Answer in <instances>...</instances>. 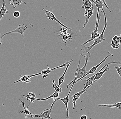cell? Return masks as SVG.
I'll list each match as a JSON object with an SVG mask.
<instances>
[{"mask_svg":"<svg viewBox=\"0 0 121 119\" xmlns=\"http://www.w3.org/2000/svg\"><path fill=\"white\" fill-rule=\"evenodd\" d=\"M87 56H84V57L86 58V61H85V63L84 66L81 69L79 68V65L80 63V61H81V60L82 59L83 55L82 54H80L79 63H78V68H77V69L76 70V73L75 74V78L71 82H70V83H69L68 84L67 86V88H68L69 86L71 85L72 84L73 82L75 84L78 83V82L80 81L81 79L83 78V76L86 74L87 73L86 71L87 65L89 58L90 57L91 53L90 52H88L87 53Z\"/></svg>","mask_w":121,"mask_h":119,"instance_id":"obj_1","label":"cell"},{"mask_svg":"<svg viewBox=\"0 0 121 119\" xmlns=\"http://www.w3.org/2000/svg\"><path fill=\"white\" fill-rule=\"evenodd\" d=\"M104 15V18L105 20V26H104L103 29L102 31V33H101V35H99V37H98L96 39H95L94 43L90 46L86 47L85 46V45H82V48L81 49V50L82 51L83 53L86 54L87 53L89 52V51L92 49V48L95 45L100 44L101 42H102L104 40H105V39L104 38V33L105 31L106 28L107 26V20L106 19V13L105 12H103Z\"/></svg>","mask_w":121,"mask_h":119,"instance_id":"obj_2","label":"cell"},{"mask_svg":"<svg viewBox=\"0 0 121 119\" xmlns=\"http://www.w3.org/2000/svg\"><path fill=\"white\" fill-rule=\"evenodd\" d=\"M34 25L32 24H30L29 25H25L24 24L19 25L18 26L15 30H13L11 31L7 32L4 35H2L0 38V45L2 44L3 40V38L5 35H9L11 33H18L21 34L22 36H23L24 33L28 29L30 28L33 27Z\"/></svg>","mask_w":121,"mask_h":119,"instance_id":"obj_3","label":"cell"},{"mask_svg":"<svg viewBox=\"0 0 121 119\" xmlns=\"http://www.w3.org/2000/svg\"><path fill=\"white\" fill-rule=\"evenodd\" d=\"M119 64L121 65V62L120 61H112V62L109 63L105 64V66L102 67L97 73L95 74V76L93 80V83L97 81L99 79H100L103 76L104 74L108 70H109V69L108 67V66L109 64Z\"/></svg>","mask_w":121,"mask_h":119,"instance_id":"obj_4","label":"cell"},{"mask_svg":"<svg viewBox=\"0 0 121 119\" xmlns=\"http://www.w3.org/2000/svg\"><path fill=\"white\" fill-rule=\"evenodd\" d=\"M102 11H99V13H98V20H97V22L96 25L95 26V28L94 30L93 31L91 34V36L90 39L86 41V42L84 43L82 45H85V44L90 42L91 41L94 40L96 39L100 35L99 33L98 32V25H99V20L101 18V14H102Z\"/></svg>","mask_w":121,"mask_h":119,"instance_id":"obj_5","label":"cell"},{"mask_svg":"<svg viewBox=\"0 0 121 119\" xmlns=\"http://www.w3.org/2000/svg\"><path fill=\"white\" fill-rule=\"evenodd\" d=\"M51 110L50 109L47 108L42 112L39 114H33L32 116H25L26 118L28 119H32V118H41L42 119H51L52 118L50 117L51 114Z\"/></svg>","mask_w":121,"mask_h":119,"instance_id":"obj_6","label":"cell"},{"mask_svg":"<svg viewBox=\"0 0 121 119\" xmlns=\"http://www.w3.org/2000/svg\"><path fill=\"white\" fill-rule=\"evenodd\" d=\"M74 84L75 83L74 82L72 83V85L71 87V88H70V90H69L68 94L67 95V96L65 97L62 98L58 97L57 98V100H60L62 101L64 103V105H65V107L66 109V112H66L67 115H66V119H69V108H68V104H69V102H70V100L69 99V95H70V93H71V91H72V89Z\"/></svg>","mask_w":121,"mask_h":119,"instance_id":"obj_7","label":"cell"},{"mask_svg":"<svg viewBox=\"0 0 121 119\" xmlns=\"http://www.w3.org/2000/svg\"><path fill=\"white\" fill-rule=\"evenodd\" d=\"M42 10L45 12V14L46 15V17L49 20H54V21H56L57 22H58L60 25L62 26L63 27V28L69 29V28L66 26H65L64 25L62 24V23L60 22L59 20H58L57 19L56 17H55V15H54L53 13L52 12H51V11H49V10H46L45 8H43L42 9Z\"/></svg>","mask_w":121,"mask_h":119,"instance_id":"obj_8","label":"cell"},{"mask_svg":"<svg viewBox=\"0 0 121 119\" xmlns=\"http://www.w3.org/2000/svg\"><path fill=\"white\" fill-rule=\"evenodd\" d=\"M91 86H88L85 89H83V90L79 91V92H77L74 94V95H73L72 97L73 98L72 99V103L73 104V109L74 110L76 108V101L78 100L80 98V97L83 94V93L86 92L88 89H89Z\"/></svg>","mask_w":121,"mask_h":119,"instance_id":"obj_9","label":"cell"},{"mask_svg":"<svg viewBox=\"0 0 121 119\" xmlns=\"http://www.w3.org/2000/svg\"><path fill=\"white\" fill-rule=\"evenodd\" d=\"M112 56H113V54H110V53L109 52L108 55H107L105 57V59L103 60L102 62H100V63H99L98 64H97V65H96V66H94V67H92V68L90 70L89 72L87 73L85 75L83 76V78H81V79H80V80H81V79H82L84 78L85 77H86V76H87V75H90V74H93V73H95V72L97 70V68H98V67H99V66H100L102 64H103L104 62L108 57H112Z\"/></svg>","mask_w":121,"mask_h":119,"instance_id":"obj_10","label":"cell"},{"mask_svg":"<svg viewBox=\"0 0 121 119\" xmlns=\"http://www.w3.org/2000/svg\"><path fill=\"white\" fill-rule=\"evenodd\" d=\"M59 94L58 92H57L56 91H55V92H54L50 96H49V97H48L46 98H43V99H38V98H34L33 99V101L35 100H38L39 101H46L48 100H49V99L51 98H53V102L52 104V105H51V108H50V110H52L53 108V107L55 103L57 101V98L59 97Z\"/></svg>","mask_w":121,"mask_h":119,"instance_id":"obj_11","label":"cell"},{"mask_svg":"<svg viewBox=\"0 0 121 119\" xmlns=\"http://www.w3.org/2000/svg\"><path fill=\"white\" fill-rule=\"evenodd\" d=\"M41 72L37 74H35L33 75H26L22 76V75H19V77H20V79L18 80V81L14 82V83H16L22 81V82H26L27 83L31 81L30 78L34 76H37L39 75H40Z\"/></svg>","mask_w":121,"mask_h":119,"instance_id":"obj_12","label":"cell"},{"mask_svg":"<svg viewBox=\"0 0 121 119\" xmlns=\"http://www.w3.org/2000/svg\"><path fill=\"white\" fill-rule=\"evenodd\" d=\"M121 36L115 35L113 38L111 42V47L113 49H118L119 45L121 44Z\"/></svg>","mask_w":121,"mask_h":119,"instance_id":"obj_13","label":"cell"},{"mask_svg":"<svg viewBox=\"0 0 121 119\" xmlns=\"http://www.w3.org/2000/svg\"><path fill=\"white\" fill-rule=\"evenodd\" d=\"M69 62H66L64 64H62V65L60 66H58V67L53 68V69H50V68H48L47 69L44 70H43V71H41V75L42 76V78H46V77H47L48 76V75H49V73H50L51 71L54 70L56 69H57L60 68V67H62L63 68V67H64L65 66H66V65L69 63Z\"/></svg>","mask_w":121,"mask_h":119,"instance_id":"obj_14","label":"cell"},{"mask_svg":"<svg viewBox=\"0 0 121 119\" xmlns=\"http://www.w3.org/2000/svg\"><path fill=\"white\" fill-rule=\"evenodd\" d=\"M83 5L82 7L84 8L86 12L93 6V4L94 3V0H83Z\"/></svg>","mask_w":121,"mask_h":119,"instance_id":"obj_15","label":"cell"},{"mask_svg":"<svg viewBox=\"0 0 121 119\" xmlns=\"http://www.w3.org/2000/svg\"><path fill=\"white\" fill-rule=\"evenodd\" d=\"M73 61L72 59H71L70 61H69V63L66 65V68L64 71L63 75L59 78V84L57 86V88H59L61 85L63 83H64V79H65V76L66 73V72L68 71V68H69V66L71 65V63Z\"/></svg>","mask_w":121,"mask_h":119,"instance_id":"obj_16","label":"cell"},{"mask_svg":"<svg viewBox=\"0 0 121 119\" xmlns=\"http://www.w3.org/2000/svg\"><path fill=\"white\" fill-rule=\"evenodd\" d=\"M94 4H95L96 5V7H97V8H98L96 22V25L97 22L98 13H99V11L100 10V9H102L103 12H104L103 9V7H105V6L102 0H95V1Z\"/></svg>","mask_w":121,"mask_h":119,"instance_id":"obj_17","label":"cell"},{"mask_svg":"<svg viewBox=\"0 0 121 119\" xmlns=\"http://www.w3.org/2000/svg\"><path fill=\"white\" fill-rule=\"evenodd\" d=\"M5 0H3V4L2 7L0 10V20L3 18V17L8 13V11L6 9Z\"/></svg>","mask_w":121,"mask_h":119,"instance_id":"obj_18","label":"cell"},{"mask_svg":"<svg viewBox=\"0 0 121 119\" xmlns=\"http://www.w3.org/2000/svg\"><path fill=\"white\" fill-rule=\"evenodd\" d=\"M9 4L12 6L13 8H15L17 6L20 4H26V2H22V0H9Z\"/></svg>","mask_w":121,"mask_h":119,"instance_id":"obj_19","label":"cell"},{"mask_svg":"<svg viewBox=\"0 0 121 119\" xmlns=\"http://www.w3.org/2000/svg\"><path fill=\"white\" fill-rule=\"evenodd\" d=\"M94 10L93 6L91 8V9H90L89 10L87 11V15L86 17V20H85V22L84 23L83 26V28H85L86 27V26L87 24L89 22V20L91 17L92 16V15L93 14V11Z\"/></svg>","mask_w":121,"mask_h":119,"instance_id":"obj_20","label":"cell"},{"mask_svg":"<svg viewBox=\"0 0 121 119\" xmlns=\"http://www.w3.org/2000/svg\"><path fill=\"white\" fill-rule=\"evenodd\" d=\"M95 75V74L93 75V76L88 78L87 79H81V81H86V84H85V86L84 89H85L88 86H91L93 84V80Z\"/></svg>","mask_w":121,"mask_h":119,"instance_id":"obj_21","label":"cell"},{"mask_svg":"<svg viewBox=\"0 0 121 119\" xmlns=\"http://www.w3.org/2000/svg\"><path fill=\"white\" fill-rule=\"evenodd\" d=\"M98 106L101 107H112L118 108L119 110H121V102L115 103L113 104H102L98 105Z\"/></svg>","mask_w":121,"mask_h":119,"instance_id":"obj_22","label":"cell"},{"mask_svg":"<svg viewBox=\"0 0 121 119\" xmlns=\"http://www.w3.org/2000/svg\"><path fill=\"white\" fill-rule=\"evenodd\" d=\"M23 96L26 98L27 100L29 99L31 102H32V101H33V99L35 98V94L34 93H29L26 96H25V95H23Z\"/></svg>","mask_w":121,"mask_h":119,"instance_id":"obj_23","label":"cell"},{"mask_svg":"<svg viewBox=\"0 0 121 119\" xmlns=\"http://www.w3.org/2000/svg\"><path fill=\"white\" fill-rule=\"evenodd\" d=\"M20 102H21V104H22V105L23 107V108H24V110H25V111H24V113H25L26 114V115H29L30 116H32L34 114H32L30 113V111L28 110V109H26H26L25 108V103H24V102H23V101H22L21 100H20Z\"/></svg>","mask_w":121,"mask_h":119,"instance_id":"obj_24","label":"cell"},{"mask_svg":"<svg viewBox=\"0 0 121 119\" xmlns=\"http://www.w3.org/2000/svg\"><path fill=\"white\" fill-rule=\"evenodd\" d=\"M115 69L117 70L118 74L119 75V76H121V66H120V67L118 66H115Z\"/></svg>","mask_w":121,"mask_h":119,"instance_id":"obj_25","label":"cell"},{"mask_svg":"<svg viewBox=\"0 0 121 119\" xmlns=\"http://www.w3.org/2000/svg\"><path fill=\"white\" fill-rule=\"evenodd\" d=\"M13 16L16 18H18L20 16V13L19 11H16L13 13Z\"/></svg>","mask_w":121,"mask_h":119,"instance_id":"obj_26","label":"cell"},{"mask_svg":"<svg viewBox=\"0 0 121 119\" xmlns=\"http://www.w3.org/2000/svg\"><path fill=\"white\" fill-rule=\"evenodd\" d=\"M102 1H103V3L104 4V5H105V7L106 8H107V9H108V10L109 11L110 13H111V10L108 7V6H107V4H106L105 1V0H102Z\"/></svg>","mask_w":121,"mask_h":119,"instance_id":"obj_27","label":"cell"},{"mask_svg":"<svg viewBox=\"0 0 121 119\" xmlns=\"http://www.w3.org/2000/svg\"><path fill=\"white\" fill-rule=\"evenodd\" d=\"M52 82L53 83V87L54 88L55 90H56L57 88V86L55 84V82H54V80H53Z\"/></svg>","mask_w":121,"mask_h":119,"instance_id":"obj_28","label":"cell"},{"mask_svg":"<svg viewBox=\"0 0 121 119\" xmlns=\"http://www.w3.org/2000/svg\"><path fill=\"white\" fill-rule=\"evenodd\" d=\"M55 91H56V90H55ZM56 91L57 92L59 93L62 92V88H61L60 87H59V88H57Z\"/></svg>","mask_w":121,"mask_h":119,"instance_id":"obj_29","label":"cell"},{"mask_svg":"<svg viewBox=\"0 0 121 119\" xmlns=\"http://www.w3.org/2000/svg\"><path fill=\"white\" fill-rule=\"evenodd\" d=\"M88 117L86 115H82L80 117V119H87Z\"/></svg>","mask_w":121,"mask_h":119,"instance_id":"obj_30","label":"cell"},{"mask_svg":"<svg viewBox=\"0 0 121 119\" xmlns=\"http://www.w3.org/2000/svg\"></svg>","mask_w":121,"mask_h":119,"instance_id":"obj_31","label":"cell"}]
</instances>
